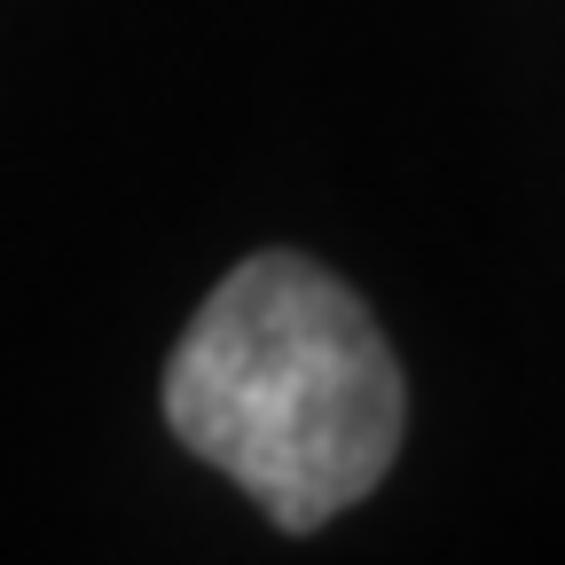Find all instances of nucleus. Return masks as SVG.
I'll return each mask as SVG.
<instances>
[{
  "label": "nucleus",
  "instance_id": "obj_1",
  "mask_svg": "<svg viewBox=\"0 0 565 565\" xmlns=\"http://www.w3.org/2000/svg\"><path fill=\"white\" fill-rule=\"evenodd\" d=\"M166 424L282 534H315L401 456V362L370 307L299 252L244 259L166 362Z\"/></svg>",
  "mask_w": 565,
  "mask_h": 565
}]
</instances>
